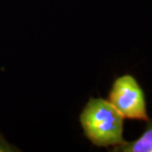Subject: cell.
Returning <instances> with one entry per match:
<instances>
[{"mask_svg": "<svg viewBox=\"0 0 152 152\" xmlns=\"http://www.w3.org/2000/svg\"><path fill=\"white\" fill-rule=\"evenodd\" d=\"M109 102L124 118L149 121L144 91L130 75L120 76L114 81Z\"/></svg>", "mask_w": 152, "mask_h": 152, "instance_id": "7a4b0ae2", "label": "cell"}, {"mask_svg": "<svg viewBox=\"0 0 152 152\" xmlns=\"http://www.w3.org/2000/svg\"><path fill=\"white\" fill-rule=\"evenodd\" d=\"M114 151L152 152V120L147 124L142 135L134 141L126 142L114 147Z\"/></svg>", "mask_w": 152, "mask_h": 152, "instance_id": "3957f363", "label": "cell"}, {"mask_svg": "<svg viewBox=\"0 0 152 152\" xmlns=\"http://www.w3.org/2000/svg\"><path fill=\"white\" fill-rule=\"evenodd\" d=\"M80 122L88 139L97 146L117 147L125 142L124 118L109 101L91 99L81 113Z\"/></svg>", "mask_w": 152, "mask_h": 152, "instance_id": "6da1fadb", "label": "cell"}]
</instances>
